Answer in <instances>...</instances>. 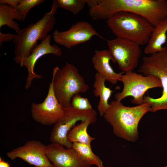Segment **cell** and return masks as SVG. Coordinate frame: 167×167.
<instances>
[{"instance_id":"6da1fadb","label":"cell","mask_w":167,"mask_h":167,"mask_svg":"<svg viewBox=\"0 0 167 167\" xmlns=\"http://www.w3.org/2000/svg\"><path fill=\"white\" fill-rule=\"evenodd\" d=\"M121 11L139 15L155 27L167 18V0H96L88 12L93 20H106Z\"/></svg>"},{"instance_id":"7a4b0ae2","label":"cell","mask_w":167,"mask_h":167,"mask_svg":"<svg viewBox=\"0 0 167 167\" xmlns=\"http://www.w3.org/2000/svg\"><path fill=\"white\" fill-rule=\"evenodd\" d=\"M150 111V105L148 103L130 107L115 100L109 103V107L103 117L112 126L115 135L134 142L138 138V128L140 121Z\"/></svg>"},{"instance_id":"3957f363","label":"cell","mask_w":167,"mask_h":167,"mask_svg":"<svg viewBox=\"0 0 167 167\" xmlns=\"http://www.w3.org/2000/svg\"><path fill=\"white\" fill-rule=\"evenodd\" d=\"M106 22L108 27L116 37L129 40L140 45L148 43L154 28L144 17L126 11L116 13Z\"/></svg>"},{"instance_id":"277c9868","label":"cell","mask_w":167,"mask_h":167,"mask_svg":"<svg viewBox=\"0 0 167 167\" xmlns=\"http://www.w3.org/2000/svg\"><path fill=\"white\" fill-rule=\"evenodd\" d=\"M56 0L52 1L51 10L35 23L21 29L13 42L15 45L14 59H21L29 56L37 46L38 40L41 41L48 36L56 24L55 15L58 9Z\"/></svg>"},{"instance_id":"5b68a950","label":"cell","mask_w":167,"mask_h":167,"mask_svg":"<svg viewBox=\"0 0 167 167\" xmlns=\"http://www.w3.org/2000/svg\"><path fill=\"white\" fill-rule=\"evenodd\" d=\"M51 82L55 95L63 107L71 106L74 95L85 93L89 88L77 68L67 62L61 68H54Z\"/></svg>"},{"instance_id":"8992f818","label":"cell","mask_w":167,"mask_h":167,"mask_svg":"<svg viewBox=\"0 0 167 167\" xmlns=\"http://www.w3.org/2000/svg\"><path fill=\"white\" fill-rule=\"evenodd\" d=\"M138 72L144 76L156 77L161 84L163 90L160 97L154 98L148 94L144 96L143 103H148L150 105V112L167 109V49L144 56Z\"/></svg>"},{"instance_id":"52a82bcc","label":"cell","mask_w":167,"mask_h":167,"mask_svg":"<svg viewBox=\"0 0 167 167\" xmlns=\"http://www.w3.org/2000/svg\"><path fill=\"white\" fill-rule=\"evenodd\" d=\"M123 84V88L121 92L114 95L115 100L121 101L128 96H132L131 103L137 105L143 103L144 94L149 89L162 88L160 80L157 77L152 75L144 76L133 71L123 74L120 80Z\"/></svg>"},{"instance_id":"ba28073f","label":"cell","mask_w":167,"mask_h":167,"mask_svg":"<svg viewBox=\"0 0 167 167\" xmlns=\"http://www.w3.org/2000/svg\"><path fill=\"white\" fill-rule=\"evenodd\" d=\"M63 114L54 125L49 139L51 142L56 143L66 148H72L73 143L67 139V135L69 131L79 121L89 120L95 123L97 119V112L93 109L81 110L71 106L63 107Z\"/></svg>"},{"instance_id":"9c48e42d","label":"cell","mask_w":167,"mask_h":167,"mask_svg":"<svg viewBox=\"0 0 167 167\" xmlns=\"http://www.w3.org/2000/svg\"><path fill=\"white\" fill-rule=\"evenodd\" d=\"M106 41L114 63H117L122 72L133 71L137 67L142 54L140 45L122 38Z\"/></svg>"},{"instance_id":"30bf717a","label":"cell","mask_w":167,"mask_h":167,"mask_svg":"<svg viewBox=\"0 0 167 167\" xmlns=\"http://www.w3.org/2000/svg\"><path fill=\"white\" fill-rule=\"evenodd\" d=\"M31 111L33 119L45 126L54 125L62 116L63 107L55 95L52 82L49 83L47 94L43 101L32 103Z\"/></svg>"},{"instance_id":"8fae6325","label":"cell","mask_w":167,"mask_h":167,"mask_svg":"<svg viewBox=\"0 0 167 167\" xmlns=\"http://www.w3.org/2000/svg\"><path fill=\"white\" fill-rule=\"evenodd\" d=\"M52 36L55 43L67 49L88 41L94 36L104 39L90 23L85 21L77 22L66 31L55 30Z\"/></svg>"},{"instance_id":"7c38bea8","label":"cell","mask_w":167,"mask_h":167,"mask_svg":"<svg viewBox=\"0 0 167 167\" xmlns=\"http://www.w3.org/2000/svg\"><path fill=\"white\" fill-rule=\"evenodd\" d=\"M51 36L49 34L47 37L38 44L28 57L21 59H14L15 62L20 66L27 68L28 75L26 79L25 88L28 89L31 87L32 81L35 79H41V75L34 72V68L37 61L44 55L49 54L61 57L62 54L61 48L56 44H51Z\"/></svg>"},{"instance_id":"4fadbf2b","label":"cell","mask_w":167,"mask_h":167,"mask_svg":"<svg viewBox=\"0 0 167 167\" xmlns=\"http://www.w3.org/2000/svg\"><path fill=\"white\" fill-rule=\"evenodd\" d=\"M46 147L38 141L29 140L6 155L11 160L19 158L35 167H54L46 156Z\"/></svg>"},{"instance_id":"5bb4252c","label":"cell","mask_w":167,"mask_h":167,"mask_svg":"<svg viewBox=\"0 0 167 167\" xmlns=\"http://www.w3.org/2000/svg\"><path fill=\"white\" fill-rule=\"evenodd\" d=\"M46 156L54 167H90L72 148H68L55 142L46 145Z\"/></svg>"},{"instance_id":"9a60e30c","label":"cell","mask_w":167,"mask_h":167,"mask_svg":"<svg viewBox=\"0 0 167 167\" xmlns=\"http://www.w3.org/2000/svg\"><path fill=\"white\" fill-rule=\"evenodd\" d=\"M110 61L114 63L109 50H95L92 59L93 66L97 72L104 77L105 81L115 84L120 81L124 72H115L110 64Z\"/></svg>"},{"instance_id":"2e32d148","label":"cell","mask_w":167,"mask_h":167,"mask_svg":"<svg viewBox=\"0 0 167 167\" xmlns=\"http://www.w3.org/2000/svg\"><path fill=\"white\" fill-rule=\"evenodd\" d=\"M167 32V18L163 20L154 28L149 41L144 48L146 54H151L165 50L167 49L163 45L166 42Z\"/></svg>"},{"instance_id":"e0dca14e","label":"cell","mask_w":167,"mask_h":167,"mask_svg":"<svg viewBox=\"0 0 167 167\" xmlns=\"http://www.w3.org/2000/svg\"><path fill=\"white\" fill-rule=\"evenodd\" d=\"M105 81L104 78L98 73L95 74L93 92L95 96L99 98L97 109L101 117H103L109 107L108 101L113 92L110 88L106 86Z\"/></svg>"},{"instance_id":"ac0fdd59","label":"cell","mask_w":167,"mask_h":167,"mask_svg":"<svg viewBox=\"0 0 167 167\" xmlns=\"http://www.w3.org/2000/svg\"><path fill=\"white\" fill-rule=\"evenodd\" d=\"M25 19L16 8L11 7L6 4L0 5V29L4 25H7L11 29H14L18 34L21 29L16 19L23 21Z\"/></svg>"},{"instance_id":"d6986e66","label":"cell","mask_w":167,"mask_h":167,"mask_svg":"<svg viewBox=\"0 0 167 167\" xmlns=\"http://www.w3.org/2000/svg\"><path fill=\"white\" fill-rule=\"evenodd\" d=\"M93 123L92 121L87 120L75 125L67 135L68 140L72 143H79L91 145V142L95 138L88 134L87 129L90 125Z\"/></svg>"},{"instance_id":"ffe728a7","label":"cell","mask_w":167,"mask_h":167,"mask_svg":"<svg viewBox=\"0 0 167 167\" xmlns=\"http://www.w3.org/2000/svg\"><path fill=\"white\" fill-rule=\"evenodd\" d=\"M84 161L91 166L104 167L102 161L92 152L91 145L79 143H73L72 148Z\"/></svg>"},{"instance_id":"44dd1931","label":"cell","mask_w":167,"mask_h":167,"mask_svg":"<svg viewBox=\"0 0 167 167\" xmlns=\"http://www.w3.org/2000/svg\"><path fill=\"white\" fill-rule=\"evenodd\" d=\"M58 7L66 10L73 15L80 12L86 3V0H56Z\"/></svg>"},{"instance_id":"7402d4cb","label":"cell","mask_w":167,"mask_h":167,"mask_svg":"<svg viewBox=\"0 0 167 167\" xmlns=\"http://www.w3.org/2000/svg\"><path fill=\"white\" fill-rule=\"evenodd\" d=\"M44 1V0H21L16 9L25 19L30 9L43 3Z\"/></svg>"},{"instance_id":"603a6c76","label":"cell","mask_w":167,"mask_h":167,"mask_svg":"<svg viewBox=\"0 0 167 167\" xmlns=\"http://www.w3.org/2000/svg\"><path fill=\"white\" fill-rule=\"evenodd\" d=\"M71 106L79 110H88L93 109L88 100L82 97L79 94H76L72 97Z\"/></svg>"},{"instance_id":"cb8c5ba5","label":"cell","mask_w":167,"mask_h":167,"mask_svg":"<svg viewBox=\"0 0 167 167\" xmlns=\"http://www.w3.org/2000/svg\"><path fill=\"white\" fill-rule=\"evenodd\" d=\"M16 35L10 33H3L0 32V46H1L2 42H8L12 40L13 41L16 37Z\"/></svg>"},{"instance_id":"d4e9b609","label":"cell","mask_w":167,"mask_h":167,"mask_svg":"<svg viewBox=\"0 0 167 167\" xmlns=\"http://www.w3.org/2000/svg\"><path fill=\"white\" fill-rule=\"evenodd\" d=\"M21 0H0V4H6L10 7L16 8Z\"/></svg>"},{"instance_id":"484cf974","label":"cell","mask_w":167,"mask_h":167,"mask_svg":"<svg viewBox=\"0 0 167 167\" xmlns=\"http://www.w3.org/2000/svg\"><path fill=\"white\" fill-rule=\"evenodd\" d=\"M0 167H11L10 164L7 162L2 160V158H0Z\"/></svg>"}]
</instances>
